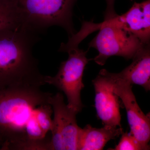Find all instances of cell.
<instances>
[{
	"label": "cell",
	"instance_id": "9c48e42d",
	"mask_svg": "<svg viewBox=\"0 0 150 150\" xmlns=\"http://www.w3.org/2000/svg\"><path fill=\"white\" fill-rule=\"evenodd\" d=\"M112 18L116 24L131 33L143 44H150V0L134 3L128 11L121 16L114 11Z\"/></svg>",
	"mask_w": 150,
	"mask_h": 150
},
{
	"label": "cell",
	"instance_id": "4fadbf2b",
	"mask_svg": "<svg viewBox=\"0 0 150 150\" xmlns=\"http://www.w3.org/2000/svg\"><path fill=\"white\" fill-rule=\"evenodd\" d=\"M53 112L51 105L46 103L40 106L38 112V122L41 129L46 134L51 131L52 129L53 120L51 118V115Z\"/></svg>",
	"mask_w": 150,
	"mask_h": 150
},
{
	"label": "cell",
	"instance_id": "9a60e30c",
	"mask_svg": "<svg viewBox=\"0 0 150 150\" xmlns=\"http://www.w3.org/2000/svg\"><path fill=\"white\" fill-rule=\"evenodd\" d=\"M0 150H1V144H0Z\"/></svg>",
	"mask_w": 150,
	"mask_h": 150
},
{
	"label": "cell",
	"instance_id": "8fae6325",
	"mask_svg": "<svg viewBox=\"0 0 150 150\" xmlns=\"http://www.w3.org/2000/svg\"><path fill=\"white\" fill-rule=\"evenodd\" d=\"M123 133L122 127L104 126L100 129L86 125L80 128L78 141V150H101L110 140L114 139Z\"/></svg>",
	"mask_w": 150,
	"mask_h": 150
},
{
	"label": "cell",
	"instance_id": "7a4b0ae2",
	"mask_svg": "<svg viewBox=\"0 0 150 150\" xmlns=\"http://www.w3.org/2000/svg\"><path fill=\"white\" fill-rule=\"evenodd\" d=\"M39 34L21 26L0 31V90L46 84L33 48Z\"/></svg>",
	"mask_w": 150,
	"mask_h": 150
},
{
	"label": "cell",
	"instance_id": "6da1fadb",
	"mask_svg": "<svg viewBox=\"0 0 150 150\" xmlns=\"http://www.w3.org/2000/svg\"><path fill=\"white\" fill-rule=\"evenodd\" d=\"M52 95L36 87L0 90L1 150L50 149L51 139L37 116L40 106L50 103Z\"/></svg>",
	"mask_w": 150,
	"mask_h": 150
},
{
	"label": "cell",
	"instance_id": "2e32d148",
	"mask_svg": "<svg viewBox=\"0 0 150 150\" xmlns=\"http://www.w3.org/2000/svg\"><path fill=\"white\" fill-rule=\"evenodd\" d=\"M130 1H133V0H130Z\"/></svg>",
	"mask_w": 150,
	"mask_h": 150
},
{
	"label": "cell",
	"instance_id": "3957f363",
	"mask_svg": "<svg viewBox=\"0 0 150 150\" xmlns=\"http://www.w3.org/2000/svg\"><path fill=\"white\" fill-rule=\"evenodd\" d=\"M23 26L37 34L56 25L66 30L69 38L76 33L73 22L74 7L78 0H13Z\"/></svg>",
	"mask_w": 150,
	"mask_h": 150
},
{
	"label": "cell",
	"instance_id": "30bf717a",
	"mask_svg": "<svg viewBox=\"0 0 150 150\" xmlns=\"http://www.w3.org/2000/svg\"><path fill=\"white\" fill-rule=\"evenodd\" d=\"M133 62L122 71L111 75L131 84L141 86L148 91L150 89V44L144 45L133 57Z\"/></svg>",
	"mask_w": 150,
	"mask_h": 150
},
{
	"label": "cell",
	"instance_id": "ba28073f",
	"mask_svg": "<svg viewBox=\"0 0 150 150\" xmlns=\"http://www.w3.org/2000/svg\"><path fill=\"white\" fill-rule=\"evenodd\" d=\"M107 70H100L93 81L95 91V105L98 118L104 126L121 127L119 98L114 92V80Z\"/></svg>",
	"mask_w": 150,
	"mask_h": 150
},
{
	"label": "cell",
	"instance_id": "277c9868",
	"mask_svg": "<svg viewBox=\"0 0 150 150\" xmlns=\"http://www.w3.org/2000/svg\"><path fill=\"white\" fill-rule=\"evenodd\" d=\"M116 0H105L106 8L104 21L93 25L92 30L99 29V32L89 43L90 48L96 49L98 54L94 61L103 66L111 56H119L126 59H132L143 44L135 35L116 24L112 18Z\"/></svg>",
	"mask_w": 150,
	"mask_h": 150
},
{
	"label": "cell",
	"instance_id": "5bb4252c",
	"mask_svg": "<svg viewBox=\"0 0 150 150\" xmlns=\"http://www.w3.org/2000/svg\"><path fill=\"white\" fill-rule=\"evenodd\" d=\"M121 139L118 145L112 150H146L137 139L130 133H122Z\"/></svg>",
	"mask_w": 150,
	"mask_h": 150
},
{
	"label": "cell",
	"instance_id": "7c38bea8",
	"mask_svg": "<svg viewBox=\"0 0 150 150\" xmlns=\"http://www.w3.org/2000/svg\"><path fill=\"white\" fill-rule=\"evenodd\" d=\"M21 26V16L13 0H0V31Z\"/></svg>",
	"mask_w": 150,
	"mask_h": 150
},
{
	"label": "cell",
	"instance_id": "8992f818",
	"mask_svg": "<svg viewBox=\"0 0 150 150\" xmlns=\"http://www.w3.org/2000/svg\"><path fill=\"white\" fill-rule=\"evenodd\" d=\"M49 103L54 112L50 150H78L80 128L77 123V113L66 104L64 96L60 93L52 95Z\"/></svg>",
	"mask_w": 150,
	"mask_h": 150
},
{
	"label": "cell",
	"instance_id": "5b68a950",
	"mask_svg": "<svg viewBox=\"0 0 150 150\" xmlns=\"http://www.w3.org/2000/svg\"><path fill=\"white\" fill-rule=\"evenodd\" d=\"M87 52L79 47L71 49L67 52L69 57L67 60L62 62L56 76H44L46 84L54 86L64 93L68 100V107L77 114L83 106L81 93L84 86L83 83L84 71L89 61L86 57Z\"/></svg>",
	"mask_w": 150,
	"mask_h": 150
},
{
	"label": "cell",
	"instance_id": "52a82bcc",
	"mask_svg": "<svg viewBox=\"0 0 150 150\" xmlns=\"http://www.w3.org/2000/svg\"><path fill=\"white\" fill-rule=\"evenodd\" d=\"M110 75L114 80V92L122 100L126 108L131 129L130 134L149 150L150 115H145L139 106L132 91V85L123 80L115 79L110 72Z\"/></svg>",
	"mask_w": 150,
	"mask_h": 150
}]
</instances>
